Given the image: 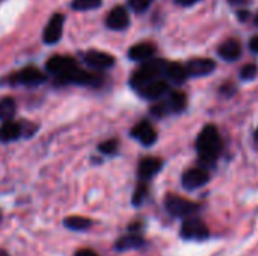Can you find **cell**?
Returning a JSON list of instances; mask_svg holds the SVG:
<instances>
[{
    "mask_svg": "<svg viewBox=\"0 0 258 256\" xmlns=\"http://www.w3.org/2000/svg\"><path fill=\"white\" fill-rule=\"evenodd\" d=\"M257 72H258L257 65H254V63H248L246 66H243V69H242V72H240V77H242L243 80H251V78H254V77L257 75Z\"/></svg>",
    "mask_w": 258,
    "mask_h": 256,
    "instance_id": "cell-27",
    "label": "cell"
},
{
    "mask_svg": "<svg viewBox=\"0 0 258 256\" xmlns=\"http://www.w3.org/2000/svg\"><path fill=\"white\" fill-rule=\"evenodd\" d=\"M180 234L184 240L200 241V240H206L209 237V228L206 226V223L201 219L189 217L183 222Z\"/></svg>",
    "mask_w": 258,
    "mask_h": 256,
    "instance_id": "cell-6",
    "label": "cell"
},
{
    "mask_svg": "<svg viewBox=\"0 0 258 256\" xmlns=\"http://www.w3.org/2000/svg\"><path fill=\"white\" fill-rule=\"evenodd\" d=\"M83 62L94 68V69H98V71H103V69H107V68H112L115 65V57L104 53V51H97V50H91V51H86L83 54Z\"/></svg>",
    "mask_w": 258,
    "mask_h": 256,
    "instance_id": "cell-9",
    "label": "cell"
},
{
    "mask_svg": "<svg viewBox=\"0 0 258 256\" xmlns=\"http://www.w3.org/2000/svg\"><path fill=\"white\" fill-rule=\"evenodd\" d=\"M249 48H251L255 54H258V35L252 36V39L249 41Z\"/></svg>",
    "mask_w": 258,
    "mask_h": 256,
    "instance_id": "cell-29",
    "label": "cell"
},
{
    "mask_svg": "<svg viewBox=\"0 0 258 256\" xmlns=\"http://www.w3.org/2000/svg\"><path fill=\"white\" fill-rule=\"evenodd\" d=\"M74 256H98V255H97V252H94V250H91V249H80V250H77V252H76V255Z\"/></svg>",
    "mask_w": 258,
    "mask_h": 256,
    "instance_id": "cell-28",
    "label": "cell"
},
{
    "mask_svg": "<svg viewBox=\"0 0 258 256\" xmlns=\"http://www.w3.org/2000/svg\"><path fill=\"white\" fill-rule=\"evenodd\" d=\"M254 137H255V140H257V142H258V128H257V130H255V133H254Z\"/></svg>",
    "mask_w": 258,
    "mask_h": 256,
    "instance_id": "cell-32",
    "label": "cell"
},
{
    "mask_svg": "<svg viewBox=\"0 0 258 256\" xmlns=\"http://www.w3.org/2000/svg\"><path fill=\"white\" fill-rule=\"evenodd\" d=\"M255 23H257V24H258V14H257V18H255Z\"/></svg>",
    "mask_w": 258,
    "mask_h": 256,
    "instance_id": "cell-33",
    "label": "cell"
},
{
    "mask_svg": "<svg viewBox=\"0 0 258 256\" xmlns=\"http://www.w3.org/2000/svg\"><path fill=\"white\" fill-rule=\"evenodd\" d=\"M165 208L174 217H190L200 210V205L181 196L168 195L165 199Z\"/></svg>",
    "mask_w": 258,
    "mask_h": 256,
    "instance_id": "cell-4",
    "label": "cell"
},
{
    "mask_svg": "<svg viewBox=\"0 0 258 256\" xmlns=\"http://www.w3.org/2000/svg\"><path fill=\"white\" fill-rule=\"evenodd\" d=\"M215 68H216L215 60L206 59V57L192 59L186 65L187 75H190V77H204V75H209V74H212L215 71Z\"/></svg>",
    "mask_w": 258,
    "mask_h": 256,
    "instance_id": "cell-12",
    "label": "cell"
},
{
    "mask_svg": "<svg viewBox=\"0 0 258 256\" xmlns=\"http://www.w3.org/2000/svg\"><path fill=\"white\" fill-rule=\"evenodd\" d=\"M166 60L162 59H154V60H147L144 62V65L133 72L132 78H130V84L135 89L142 88L144 84L160 78L162 75H165V69H166Z\"/></svg>",
    "mask_w": 258,
    "mask_h": 256,
    "instance_id": "cell-2",
    "label": "cell"
},
{
    "mask_svg": "<svg viewBox=\"0 0 258 256\" xmlns=\"http://www.w3.org/2000/svg\"><path fill=\"white\" fill-rule=\"evenodd\" d=\"M145 244L144 237L139 232H130L128 235L121 237L116 243H115V249L118 252H125V250H133V249H139Z\"/></svg>",
    "mask_w": 258,
    "mask_h": 256,
    "instance_id": "cell-17",
    "label": "cell"
},
{
    "mask_svg": "<svg viewBox=\"0 0 258 256\" xmlns=\"http://www.w3.org/2000/svg\"><path fill=\"white\" fill-rule=\"evenodd\" d=\"M0 256H9V253L5 249H0Z\"/></svg>",
    "mask_w": 258,
    "mask_h": 256,
    "instance_id": "cell-31",
    "label": "cell"
},
{
    "mask_svg": "<svg viewBox=\"0 0 258 256\" xmlns=\"http://www.w3.org/2000/svg\"><path fill=\"white\" fill-rule=\"evenodd\" d=\"M63 225H65V228H68L71 231L82 232V231H86L92 226V220L88 217H82V216H71V217H67L63 220Z\"/></svg>",
    "mask_w": 258,
    "mask_h": 256,
    "instance_id": "cell-21",
    "label": "cell"
},
{
    "mask_svg": "<svg viewBox=\"0 0 258 256\" xmlns=\"http://www.w3.org/2000/svg\"><path fill=\"white\" fill-rule=\"evenodd\" d=\"M186 95L180 91H174L168 95V98L162 103H159L157 106H154L151 109L153 115L156 116H165L168 113H174V112H181L186 107Z\"/></svg>",
    "mask_w": 258,
    "mask_h": 256,
    "instance_id": "cell-5",
    "label": "cell"
},
{
    "mask_svg": "<svg viewBox=\"0 0 258 256\" xmlns=\"http://www.w3.org/2000/svg\"><path fill=\"white\" fill-rule=\"evenodd\" d=\"M198 0H175V3H178V5H181V6H190V5H194V3H197Z\"/></svg>",
    "mask_w": 258,
    "mask_h": 256,
    "instance_id": "cell-30",
    "label": "cell"
},
{
    "mask_svg": "<svg viewBox=\"0 0 258 256\" xmlns=\"http://www.w3.org/2000/svg\"><path fill=\"white\" fill-rule=\"evenodd\" d=\"M63 21H65V17L62 14H54L48 20V23L44 29V35H42L45 44H56L62 38Z\"/></svg>",
    "mask_w": 258,
    "mask_h": 256,
    "instance_id": "cell-10",
    "label": "cell"
},
{
    "mask_svg": "<svg viewBox=\"0 0 258 256\" xmlns=\"http://www.w3.org/2000/svg\"><path fill=\"white\" fill-rule=\"evenodd\" d=\"M77 62L70 56H53L47 60V71L56 77V81L63 84V80L77 68Z\"/></svg>",
    "mask_w": 258,
    "mask_h": 256,
    "instance_id": "cell-3",
    "label": "cell"
},
{
    "mask_svg": "<svg viewBox=\"0 0 258 256\" xmlns=\"http://www.w3.org/2000/svg\"><path fill=\"white\" fill-rule=\"evenodd\" d=\"M132 137H135L136 140H139L144 146H151L157 140V133L153 128L151 124H148L147 121H142V122H139L138 125L133 127Z\"/></svg>",
    "mask_w": 258,
    "mask_h": 256,
    "instance_id": "cell-13",
    "label": "cell"
},
{
    "mask_svg": "<svg viewBox=\"0 0 258 256\" xmlns=\"http://www.w3.org/2000/svg\"><path fill=\"white\" fill-rule=\"evenodd\" d=\"M222 149L219 131L215 125H206L197 139V151L203 161L212 163L218 158Z\"/></svg>",
    "mask_w": 258,
    "mask_h": 256,
    "instance_id": "cell-1",
    "label": "cell"
},
{
    "mask_svg": "<svg viewBox=\"0 0 258 256\" xmlns=\"http://www.w3.org/2000/svg\"><path fill=\"white\" fill-rule=\"evenodd\" d=\"M128 24H130V17L122 6H115L106 18V26L112 30H124L127 29Z\"/></svg>",
    "mask_w": 258,
    "mask_h": 256,
    "instance_id": "cell-14",
    "label": "cell"
},
{
    "mask_svg": "<svg viewBox=\"0 0 258 256\" xmlns=\"http://www.w3.org/2000/svg\"><path fill=\"white\" fill-rule=\"evenodd\" d=\"M242 54V47H240V42L236 41V39H227L225 42H222L219 45V56L225 60H236L239 59Z\"/></svg>",
    "mask_w": 258,
    "mask_h": 256,
    "instance_id": "cell-18",
    "label": "cell"
},
{
    "mask_svg": "<svg viewBox=\"0 0 258 256\" xmlns=\"http://www.w3.org/2000/svg\"><path fill=\"white\" fill-rule=\"evenodd\" d=\"M147 193H148V187H147L145 181H142V183L138 186V189H136V192H135V195H133V205H136V207L142 205V202H144L145 198H147Z\"/></svg>",
    "mask_w": 258,
    "mask_h": 256,
    "instance_id": "cell-24",
    "label": "cell"
},
{
    "mask_svg": "<svg viewBox=\"0 0 258 256\" xmlns=\"http://www.w3.org/2000/svg\"><path fill=\"white\" fill-rule=\"evenodd\" d=\"M162 166H163V161L160 158L147 157V158L141 160L139 167H138V175L142 181H148L160 172Z\"/></svg>",
    "mask_w": 258,
    "mask_h": 256,
    "instance_id": "cell-15",
    "label": "cell"
},
{
    "mask_svg": "<svg viewBox=\"0 0 258 256\" xmlns=\"http://www.w3.org/2000/svg\"><path fill=\"white\" fill-rule=\"evenodd\" d=\"M165 77L169 78L175 84H181L187 78V69L181 63L177 62H168L165 69Z\"/></svg>",
    "mask_w": 258,
    "mask_h": 256,
    "instance_id": "cell-20",
    "label": "cell"
},
{
    "mask_svg": "<svg viewBox=\"0 0 258 256\" xmlns=\"http://www.w3.org/2000/svg\"><path fill=\"white\" fill-rule=\"evenodd\" d=\"M154 0H128V5L135 12L141 14V12H145L151 6Z\"/></svg>",
    "mask_w": 258,
    "mask_h": 256,
    "instance_id": "cell-26",
    "label": "cell"
},
{
    "mask_svg": "<svg viewBox=\"0 0 258 256\" xmlns=\"http://www.w3.org/2000/svg\"><path fill=\"white\" fill-rule=\"evenodd\" d=\"M17 104L11 97H5L0 100V121H11L15 115Z\"/></svg>",
    "mask_w": 258,
    "mask_h": 256,
    "instance_id": "cell-22",
    "label": "cell"
},
{
    "mask_svg": "<svg viewBox=\"0 0 258 256\" xmlns=\"http://www.w3.org/2000/svg\"><path fill=\"white\" fill-rule=\"evenodd\" d=\"M45 80L47 75L35 66H26L20 69L17 74H14V77H11L12 84H21V86H38Z\"/></svg>",
    "mask_w": 258,
    "mask_h": 256,
    "instance_id": "cell-7",
    "label": "cell"
},
{
    "mask_svg": "<svg viewBox=\"0 0 258 256\" xmlns=\"http://www.w3.org/2000/svg\"><path fill=\"white\" fill-rule=\"evenodd\" d=\"M23 134V127L17 122L11 121H3L0 125V140L2 142H12L17 140Z\"/></svg>",
    "mask_w": 258,
    "mask_h": 256,
    "instance_id": "cell-19",
    "label": "cell"
},
{
    "mask_svg": "<svg viewBox=\"0 0 258 256\" xmlns=\"http://www.w3.org/2000/svg\"><path fill=\"white\" fill-rule=\"evenodd\" d=\"M103 5V0H73L71 8L76 11H91Z\"/></svg>",
    "mask_w": 258,
    "mask_h": 256,
    "instance_id": "cell-23",
    "label": "cell"
},
{
    "mask_svg": "<svg viewBox=\"0 0 258 256\" xmlns=\"http://www.w3.org/2000/svg\"><path fill=\"white\" fill-rule=\"evenodd\" d=\"M0 2H2V0H0Z\"/></svg>",
    "mask_w": 258,
    "mask_h": 256,
    "instance_id": "cell-34",
    "label": "cell"
},
{
    "mask_svg": "<svg viewBox=\"0 0 258 256\" xmlns=\"http://www.w3.org/2000/svg\"><path fill=\"white\" fill-rule=\"evenodd\" d=\"M210 180V174L203 169V167H195V169H189L183 174L181 183L183 187L187 190H197L203 186H206Z\"/></svg>",
    "mask_w": 258,
    "mask_h": 256,
    "instance_id": "cell-8",
    "label": "cell"
},
{
    "mask_svg": "<svg viewBox=\"0 0 258 256\" xmlns=\"http://www.w3.org/2000/svg\"><path fill=\"white\" fill-rule=\"evenodd\" d=\"M98 149H100V152H103L106 155H112V154H115L118 151V140L116 139H109V140L100 143Z\"/></svg>",
    "mask_w": 258,
    "mask_h": 256,
    "instance_id": "cell-25",
    "label": "cell"
},
{
    "mask_svg": "<svg viewBox=\"0 0 258 256\" xmlns=\"http://www.w3.org/2000/svg\"><path fill=\"white\" fill-rule=\"evenodd\" d=\"M169 91V86L165 80H153L147 84H144L142 88L138 89L139 95L145 100H160L163 95H166Z\"/></svg>",
    "mask_w": 258,
    "mask_h": 256,
    "instance_id": "cell-11",
    "label": "cell"
},
{
    "mask_svg": "<svg viewBox=\"0 0 258 256\" xmlns=\"http://www.w3.org/2000/svg\"><path fill=\"white\" fill-rule=\"evenodd\" d=\"M154 53H156V47L153 44L141 42V44L133 45L128 50V57L132 60H136V62H147L154 56Z\"/></svg>",
    "mask_w": 258,
    "mask_h": 256,
    "instance_id": "cell-16",
    "label": "cell"
}]
</instances>
